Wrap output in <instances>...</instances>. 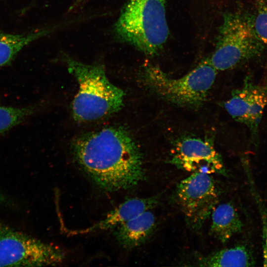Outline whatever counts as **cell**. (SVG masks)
I'll return each instance as SVG.
<instances>
[{"instance_id":"obj_17","label":"cell","mask_w":267,"mask_h":267,"mask_svg":"<svg viewBox=\"0 0 267 267\" xmlns=\"http://www.w3.org/2000/svg\"><path fill=\"white\" fill-rule=\"evenodd\" d=\"M246 172L249 181L251 192L257 206L261 217L262 227L263 264L264 266L267 267V207L256 189L249 170H246Z\"/></svg>"},{"instance_id":"obj_8","label":"cell","mask_w":267,"mask_h":267,"mask_svg":"<svg viewBox=\"0 0 267 267\" xmlns=\"http://www.w3.org/2000/svg\"><path fill=\"white\" fill-rule=\"evenodd\" d=\"M267 105V81L258 84L250 76L246 77L243 86L232 91L223 103L227 112L236 121L246 126L253 144L259 141V127Z\"/></svg>"},{"instance_id":"obj_18","label":"cell","mask_w":267,"mask_h":267,"mask_svg":"<svg viewBox=\"0 0 267 267\" xmlns=\"http://www.w3.org/2000/svg\"><path fill=\"white\" fill-rule=\"evenodd\" d=\"M85 0H75L73 4L70 6L69 10H71L81 4Z\"/></svg>"},{"instance_id":"obj_19","label":"cell","mask_w":267,"mask_h":267,"mask_svg":"<svg viewBox=\"0 0 267 267\" xmlns=\"http://www.w3.org/2000/svg\"><path fill=\"white\" fill-rule=\"evenodd\" d=\"M1 192H0V198L1 197Z\"/></svg>"},{"instance_id":"obj_5","label":"cell","mask_w":267,"mask_h":267,"mask_svg":"<svg viewBox=\"0 0 267 267\" xmlns=\"http://www.w3.org/2000/svg\"><path fill=\"white\" fill-rule=\"evenodd\" d=\"M264 48L250 16L239 11L227 12L223 15L214 51L208 59L217 71H226L259 56Z\"/></svg>"},{"instance_id":"obj_1","label":"cell","mask_w":267,"mask_h":267,"mask_svg":"<svg viewBox=\"0 0 267 267\" xmlns=\"http://www.w3.org/2000/svg\"><path fill=\"white\" fill-rule=\"evenodd\" d=\"M73 152L84 171L105 191L127 190L145 179L140 149L123 129L109 127L80 137Z\"/></svg>"},{"instance_id":"obj_4","label":"cell","mask_w":267,"mask_h":267,"mask_svg":"<svg viewBox=\"0 0 267 267\" xmlns=\"http://www.w3.org/2000/svg\"><path fill=\"white\" fill-rule=\"evenodd\" d=\"M217 71L208 58L181 77L173 78L158 66L146 65L140 79L151 92L178 106L197 109L206 102Z\"/></svg>"},{"instance_id":"obj_15","label":"cell","mask_w":267,"mask_h":267,"mask_svg":"<svg viewBox=\"0 0 267 267\" xmlns=\"http://www.w3.org/2000/svg\"><path fill=\"white\" fill-rule=\"evenodd\" d=\"M36 109L35 105L17 108L0 105V136L32 115Z\"/></svg>"},{"instance_id":"obj_7","label":"cell","mask_w":267,"mask_h":267,"mask_svg":"<svg viewBox=\"0 0 267 267\" xmlns=\"http://www.w3.org/2000/svg\"><path fill=\"white\" fill-rule=\"evenodd\" d=\"M176 192L187 223L194 230L199 229L217 205L219 197L211 174L192 173L178 183Z\"/></svg>"},{"instance_id":"obj_14","label":"cell","mask_w":267,"mask_h":267,"mask_svg":"<svg viewBox=\"0 0 267 267\" xmlns=\"http://www.w3.org/2000/svg\"><path fill=\"white\" fill-rule=\"evenodd\" d=\"M255 261L249 250L245 246L238 245L214 252L200 258V267H250Z\"/></svg>"},{"instance_id":"obj_13","label":"cell","mask_w":267,"mask_h":267,"mask_svg":"<svg viewBox=\"0 0 267 267\" xmlns=\"http://www.w3.org/2000/svg\"><path fill=\"white\" fill-rule=\"evenodd\" d=\"M45 28L22 34H11L0 31V67L10 65L26 45L51 33Z\"/></svg>"},{"instance_id":"obj_10","label":"cell","mask_w":267,"mask_h":267,"mask_svg":"<svg viewBox=\"0 0 267 267\" xmlns=\"http://www.w3.org/2000/svg\"><path fill=\"white\" fill-rule=\"evenodd\" d=\"M158 199V196L130 198L109 212L103 220L98 222L84 229L72 232L75 234H85L115 228L145 211L150 210L156 205Z\"/></svg>"},{"instance_id":"obj_2","label":"cell","mask_w":267,"mask_h":267,"mask_svg":"<svg viewBox=\"0 0 267 267\" xmlns=\"http://www.w3.org/2000/svg\"><path fill=\"white\" fill-rule=\"evenodd\" d=\"M167 0H129L115 24L121 41L149 56L162 50L168 39Z\"/></svg>"},{"instance_id":"obj_11","label":"cell","mask_w":267,"mask_h":267,"mask_svg":"<svg viewBox=\"0 0 267 267\" xmlns=\"http://www.w3.org/2000/svg\"><path fill=\"white\" fill-rule=\"evenodd\" d=\"M155 226V217L148 210L116 227L113 234L123 247L132 249L145 242Z\"/></svg>"},{"instance_id":"obj_3","label":"cell","mask_w":267,"mask_h":267,"mask_svg":"<svg viewBox=\"0 0 267 267\" xmlns=\"http://www.w3.org/2000/svg\"><path fill=\"white\" fill-rule=\"evenodd\" d=\"M65 61L79 85L72 103V112L76 120H96L122 108L124 93L109 81L102 65L85 64L67 56Z\"/></svg>"},{"instance_id":"obj_16","label":"cell","mask_w":267,"mask_h":267,"mask_svg":"<svg viewBox=\"0 0 267 267\" xmlns=\"http://www.w3.org/2000/svg\"><path fill=\"white\" fill-rule=\"evenodd\" d=\"M251 17L256 35L264 45L267 47V0H256L255 15Z\"/></svg>"},{"instance_id":"obj_12","label":"cell","mask_w":267,"mask_h":267,"mask_svg":"<svg viewBox=\"0 0 267 267\" xmlns=\"http://www.w3.org/2000/svg\"><path fill=\"white\" fill-rule=\"evenodd\" d=\"M211 216L210 233L222 243L242 231V221L235 208L229 203L217 205Z\"/></svg>"},{"instance_id":"obj_6","label":"cell","mask_w":267,"mask_h":267,"mask_svg":"<svg viewBox=\"0 0 267 267\" xmlns=\"http://www.w3.org/2000/svg\"><path fill=\"white\" fill-rule=\"evenodd\" d=\"M65 258L58 247L44 242L0 222V267L55 266Z\"/></svg>"},{"instance_id":"obj_9","label":"cell","mask_w":267,"mask_h":267,"mask_svg":"<svg viewBox=\"0 0 267 267\" xmlns=\"http://www.w3.org/2000/svg\"><path fill=\"white\" fill-rule=\"evenodd\" d=\"M169 163L187 172L224 176L227 172L221 155L206 138L185 136L175 141Z\"/></svg>"}]
</instances>
